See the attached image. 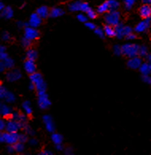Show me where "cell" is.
<instances>
[{"instance_id":"obj_1","label":"cell","mask_w":151,"mask_h":155,"mask_svg":"<svg viewBox=\"0 0 151 155\" xmlns=\"http://www.w3.org/2000/svg\"><path fill=\"white\" fill-rule=\"evenodd\" d=\"M30 82L35 85V90L38 91V95L46 93V84L44 81L43 77L39 72H34L30 74Z\"/></svg>"},{"instance_id":"obj_2","label":"cell","mask_w":151,"mask_h":155,"mask_svg":"<svg viewBox=\"0 0 151 155\" xmlns=\"http://www.w3.org/2000/svg\"><path fill=\"white\" fill-rule=\"evenodd\" d=\"M122 54L127 58H134L138 56L139 45L134 43H126L122 45Z\"/></svg>"},{"instance_id":"obj_3","label":"cell","mask_w":151,"mask_h":155,"mask_svg":"<svg viewBox=\"0 0 151 155\" xmlns=\"http://www.w3.org/2000/svg\"><path fill=\"white\" fill-rule=\"evenodd\" d=\"M105 21L107 25L115 26L120 21V13L118 11H109L105 15Z\"/></svg>"},{"instance_id":"obj_4","label":"cell","mask_w":151,"mask_h":155,"mask_svg":"<svg viewBox=\"0 0 151 155\" xmlns=\"http://www.w3.org/2000/svg\"><path fill=\"white\" fill-rule=\"evenodd\" d=\"M39 35H40V33L37 30V28L31 27L30 26H27L24 28V37L31 41L38 38Z\"/></svg>"},{"instance_id":"obj_5","label":"cell","mask_w":151,"mask_h":155,"mask_svg":"<svg viewBox=\"0 0 151 155\" xmlns=\"http://www.w3.org/2000/svg\"><path fill=\"white\" fill-rule=\"evenodd\" d=\"M22 126H23V123H20L17 120L11 119L6 123L5 130H7V132H18L22 128Z\"/></svg>"},{"instance_id":"obj_6","label":"cell","mask_w":151,"mask_h":155,"mask_svg":"<svg viewBox=\"0 0 151 155\" xmlns=\"http://www.w3.org/2000/svg\"><path fill=\"white\" fill-rule=\"evenodd\" d=\"M38 104L39 107L41 109L45 110V109L49 108L50 105H51V102L49 99V96L46 93L42 94V95H39L38 100Z\"/></svg>"},{"instance_id":"obj_7","label":"cell","mask_w":151,"mask_h":155,"mask_svg":"<svg viewBox=\"0 0 151 155\" xmlns=\"http://www.w3.org/2000/svg\"><path fill=\"white\" fill-rule=\"evenodd\" d=\"M3 139L8 145H14L18 141V132H6L3 133Z\"/></svg>"},{"instance_id":"obj_8","label":"cell","mask_w":151,"mask_h":155,"mask_svg":"<svg viewBox=\"0 0 151 155\" xmlns=\"http://www.w3.org/2000/svg\"><path fill=\"white\" fill-rule=\"evenodd\" d=\"M43 123L45 124L46 130L50 133H53L55 131V124L53 123L52 117L49 115H45L43 116Z\"/></svg>"},{"instance_id":"obj_9","label":"cell","mask_w":151,"mask_h":155,"mask_svg":"<svg viewBox=\"0 0 151 155\" xmlns=\"http://www.w3.org/2000/svg\"><path fill=\"white\" fill-rule=\"evenodd\" d=\"M6 77H7V81L10 82H15L21 78V73L18 69H11L7 72Z\"/></svg>"},{"instance_id":"obj_10","label":"cell","mask_w":151,"mask_h":155,"mask_svg":"<svg viewBox=\"0 0 151 155\" xmlns=\"http://www.w3.org/2000/svg\"><path fill=\"white\" fill-rule=\"evenodd\" d=\"M150 26V18H144V20L140 21L139 23L135 26L134 30L137 33H143Z\"/></svg>"},{"instance_id":"obj_11","label":"cell","mask_w":151,"mask_h":155,"mask_svg":"<svg viewBox=\"0 0 151 155\" xmlns=\"http://www.w3.org/2000/svg\"><path fill=\"white\" fill-rule=\"evenodd\" d=\"M42 21V18L38 16V15L37 13H34L30 15V19L28 21V26H31V27L38 28Z\"/></svg>"},{"instance_id":"obj_12","label":"cell","mask_w":151,"mask_h":155,"mask_svg":"<svg viewBox=\"0 0 151 155\" xmlns=\"http://www.w3.org/2000/svg\"><path fill=\"white\" fill-rule=\"evenodd\" d=\"M142 63H143V61H142L141 58H139L138 56H136L134 58H129L127 61V66L132 69H138Z\"/></svg>"},{"instance_id":"obj_13","label":"cell","mask_w":151,"mask_h":155,"mask_svg":"<svg viewBox=\"0 0 151 155\" xmlns=\"http://www.w3.org/2000/svg\"><path fill=\"white\" fill-rule=\"evenodd\" d=\"M36 68L37 67L36 64H35V61L26 59V61L24 62V69L28 74L30 75L36 72Z\"/></svg>"},{"instance_id":"obj_14","label":"cell","mask_w":151,"mask_h":155,"mask_svg":"<svg viewBox=\"0 0 151 155\" xmlns=\"http://www.w3.org/2000/svg\"><path fill=\"white\" fill-rule=\"evenodd\" d=\"M139 14L141 17L143 18H150L151 15V7L149 4H143L142 7L139 8Z\"/></svg>"},{"instance_id":"obj_15","label":"cell","mask_w":151,"mask_h":155,"mask_svg":"<svg viewBox=\"0 0 151 155\" xmlns=\"http://www.w3.org/2000/svg\"><path fill=\"white\" fill-rule=\"evenodd\" d=\"M12 112V109L7 104L0 103V115L5 118H8Z\"/></svg>"},{"instance_id":"obj_16","label":"cell","mask_w":151,"mask_h":155,"mask_svg":"<svg viewBox=\"0 0 151 155\" xmlns=\"http://www.w3.org/2000/svg\"><path fill=\"white\" fill-rule=\"evenodd\" d=\"M140 72L143 75H149L151 72V65L150 62H144V63H142L141 65L139 66L138 68Z\"/></svg>"},{"instance_id":"obj_17","label":"cell","mask_w":151,"mask_h":155,"mask_svg":"<svg viewBox=\"0 0 151 155\" xmlns=\"http://www.w3.org/2000/svg\"><path fill=\"white\" fill-rule=\"evenodd\" d=\"M123 27L124 25L123 23H121L119 21V23L116 24L115 26H114V29H115V36L117 37L118 38H123Z\"/></svg>"},{"instance_id":"obj_18","label":"cell","mask_w":151,"mask_h":155,"mask_svg":"<svg viewBox=\"0 0 151 155\" xmlns=\"http://www.w3.org/2000/svg\"><path fill=\"white\" fill-rule=\"evenodd\" d=\"M0 15H1L2 18H4L10 19V18H11L13 17L14 11L11 7H4V8L2 9V11H1V14H0Z\"/></svg>"},{"instance_id":"obj_19","label":"cell","mask_w":151,"mask_h":155,"mask_svg":"<svg viewBox=\"0 0 151 155\" xmlns=\"http://www.w3.org/2000/svg\"><path fill=\"white\" fill-rule=\"evenodd\" d=\"M36 13L43 19V18H46L49 15V10L46 6H41L37 10Z\"/></svg>"},{"instance_id":"obj_20","label":"cell","mask_w":151,"mask_h":155,"mask_svg":"<svg viewBox=\"0 0 151 155\" xmlns=\"http://www.w3.org/2000/svg\"><path fill=\"white\" fill-rule=\"evenodd\" d=\"M64 14V11L63 9L59 8V7H53L49 11V15L52 18H58L61 17Z\"/></svg>"},{"instance_id":"obj_21","label":"cell","mask_w":151,"mask_h":155,"mask_svg":"<svg viewBox=\"0 0 151 155\" xmlns=\"http://www.w3.org/2000/svg\"><path fill=\"white\" fill-rule=\"evenodd\" d=\"M103 32H104L105 36L111 37H111L115 36L114 26H111V25H107V24L106 26H104V29H103Z\"/></svg>"},{"instance_id":"obj_22","label":"cell","mask_w":151,"mask_h":155,"mask_svg":"<svg viewBox=\"0 0 151 155\" xmlns=\"http://www.w3.org/2000/svg\"><path fill=\"white\" fill-rule=\"evenodd\" d=\"M26 59L35 61L38 58V52L34 49H29L26 53Z\"/></svg>"},{"instance_id":"obj_23","label":"cell","mask_w":151,"mask_h":155,"mask_svg":"<svg viewBox=\"0 0 151 155\" xmlns=\"http://www.w3.org/2000/svg\"><path fill=\"white\" fill-rule=\"evenodd\" d=\"M51 139L55 145L62 144V142H63V137H62V135H61L60 134L54 133V132L52 134Z\"/></svg>"},{"instance_id":"obj_24","label":"cell","mask_w":151,"mask_h":155,"mask_svg":"<svg viewBox=\"0 0 151 155\" xmlns=\"http://www.w3.org/2000/svg\"><path fill=\"white\" fill-rule=\"evenodd\" d=\"M107 2L108 4L109 11H117L119 7V2L117 0H107Z\"/></svg>"},{"instance_id":"obj_25","label":"cell","mask_w":151,"mask_h":155,"mask_svg":"<svg viewBox=\"0 0 151 155\" xmlns=\"http://www.w3.org/2000/svg\"><path fill=\"white\" fill-rule=\"evenodd\" d=\"M2 62H3V64H4L5 68H8V69L12 68L14 67V65H15V61H14V60L12 59V58H9L8 56L2 61Z\"/></svg>"},{"instance_id":"obj_26","label":"cell","mask_w":151,"mask_h":155,"mask_svg":"<svg viewBox=\"0 0 151 155\" xmlns=\"http://www.w3.org/2000/svg\"><path fill=\"white\" fill-rule=\"evenodd\" d=\"M22 108H23L24 111L26 113V115H30L32 114V107H31V105H30V101H24L22 103Z\"/></svg>"},{"instance_id":"obj_27","label":"cell","mask_w":151,"mask_h":155,"mask_svg":"<svg viewBox=\"0 0 151 155\" xmlns=\"http://www.w3.org/2000/svg\"><path fill=\"white\" fill-rule=\"evenodd\" d=\"M109 11V7L108 4H107V2H104L103 3H102L101 5H100L97 8V12L99 14H106L107 12Z\"/></svg>"},{"instance_id":"obj_28","label":"cell","mask_w":151,"mask_h":155,"mask_svg":"<svg viewBox=\"0 0 151 155\" xmlns=\"http://www.w3.org/2000/svg\"><path fill=\"white\" fill-rule=\"evenodd\" d=\"M3 99H4L6 102L11 104V103L15 102V100H16V97H15V96L12 93V92L7 91V92H6V94H5V96Z\"/></svg>"},{"instance_id":"obj_29","label":"cell","mask_w":151,"mask_h":155,"mask_svg":"<svg viewBox=\"0 0 151 155\" xmlns=\"http://www.w3.org/2000/svg\"><path fill=\"white\" fill-rule=\"evenodd\" d=\"M148 53V49L146 45H139L138 56H140L141 58H145Z\"/></svg>"},{"instance_id":"obj_30","label":"cell","mask_w":151,"mask_h":155,"mask_svg":"<svg viewBox=\"0 0 151 155\" xmlns=\"http://www.w3.org/2000/svg\"><path fill=\"white\" fill-rule=\"evenodd\" d=\"M80 3L81 2L80 1H77V2H72L69 4L68 6V9H69V11H80Z\"/></svg>"},{"instance_id":"obj_31","label":"cell","mask_w":151,"mask_h":155,"mask_svg":"<svg viewBox=\"0 0 151 155\" xmlns=\"http://www.w3.org/2000/svg\"><path fill=\"white\" fill-rule=\"evenodd\" d=\"M14 150H15V152H17V153H21L24 150L25 147H24V143L20 142H15V144L13 145Z\"/></svg>"},{"instance_id":"obj_32","label":"cell","mask_w":151,"mask_h":155,"mask_svg":"<svg viewBox=\"0 0 151 155\" xmlns=\"http://www.w3.org/2000/svg\"><path fill=\"white\" fill-rule=\"evenodd\" d=\"M22 129L24 130V132H25V134H26L27 135H30V136L34 135V130L30 127V126L28 125V124H26V123H24L23 126H22Z\"/></svg>"},{"instance_id":"obj_33","label":"cell","mask_w":151,"mask_h":155,"mask_svg":"<svg viewBox=\"0 0 151 155\" xmlns=\"http://www.w3.org/2000/svg\"><path fill=\"white\" fill-rule=\"evenodd\" d=\"M7 56L8 55L6 52V47L3 45H0V61H3Z\"/></svg>"},{"instance_id":"obj_34","label":"cell","mask_w":151,"mask_h":155,"mask_svg":"<svg viewBox=\"0 0 151 155\" xmlns=\"http://www.w3.org/2000/svg\"><path fill=\"white\" fill-rule=\"evenodd\" d=\"M94 31H95V34H96L99 38H105V34L104 32H103V30H102L101 28L96 27V29L94 30Z\"/></svg>"},{"instance_id":"obj_35","label":"cell","mask_w":151,"mask_h":155,"mask_svg":"<svg viewBox=\"0 0 151 155\" xmlns=\"http://www.w3.org/2000/svg\"><path fill=\"white\" fill-rule=\"evenodd\" d=\"M21 45L24 47V48H29L31 45V41L27 39L26 38H22L21 40Z\"/></svg>"},{"instance_id":"obj_36","label":"cell","mask_w":151,"mask_h":155,"mask_svg":"<svg viewBox=\"0 0 151 155\" xmlns=\"http://www.w3.org/2000/svg\"><path fill=\"white\" fill-rule=\"evenodd\" d=\"M135 0H124V3H125V7L126 10H130L134 6Z\"/></svg>"},{"instance_id":"obj_37","label":"cell","mask_w":151,"mask_h":155,"mask_svg":"<svg viewBox=\"0 0 151 155\" xmlns=\"http://www.w3.org/2000/svg\"><path fill=\"white\" fill-rule=\"evenodd\" d=\"M87 14V17L89 18H92V19H94V18H96L97 15H96V12L95 11H93L92 9L90 8L88 11L86 12Z\"/></svg>"},{"instance_id":"obj_38","label":"cell","mask_w":151,"mask_h":155,"mask_svg":"<svg viewBox=\"0 0 151 155\" xmlns=\"http://www.w3.org/2000/svg\"><path fill=\"white\" fill-rule=\"evenodd\" d=\"M91 7H89V5L87 2H81L80 3V11H82V12H87Z\"/></svg>"},{"instance_id":"obj_39","label":"cell","mask_w":151,"mask_h":155,"mask_svg":"<svg viewBox=\"0 0 151 155\" xmlns=\"http://www.w3.org/2000/svg\"><path fill=\"white\" fill-rule=\"evenodd\" d=\"M113 52L115 55L119 56L122 54V47L119 45H115L113 47Z\"/></svg>"},{"instance_id":"obj_40","label":"cell","mask_w":151,"mask_h":155,"mask_svg":"<svg viewBox=\"0 0 151 155\" xmlns=\"http://www.w3.org/2000/svg\"><path fill=\"white\" fill-rule=\"evenodd\" d=\"M28 141V137L26 134H18V142L25 143Z\"/></svg>"},{"instance_id":"obj_41","label":"cell","mask_w":151,"mask_h":155,"mask_svg":"<svg viewBox=\"0 0 151 155\" xmlns=\"http://www.w3.org/2000/svg\"><path fill=\"white\" fill-rule=\"evenodd\" d=\"M20 113L18 111H12L10 115V118L11 119H13V120H18V118H19Z\"/></svg>"},{"instance_id":"obj_42","label":"cell","mask_w":151,"mask_h":155,"mask_svg":"<svg viewBox=\"0 0 151 155\" xmlns=\"http://www.w3.org/2000/svg\"><path fill=\"white\" fill-rule=\"evenodd\" d=\"M7 91V90L6 89V87L4 86H2V84H0V100L3 99L5 96V94Z\"/></svg>"},{"instance_id":"obj_43","label":"cell","mask_w":151,"mask_h":155,"mask_svg":"<svg viewBox=\"0 0 151 155\" xmlns=\"http://www.w3.org/2000/svg\"><path fill=\"white\" fill-rule=\"evenodd\" d=\"M133 31V30H132V28L130 27V26H124L123 27V36L124 38H125L127 34H130V33Z\"/></svg>"},{"instance_id":"obj_44","label":"cell","mask_w":151,"mask_h":155,"mask_svg":"<svg viewBox=\"0 0 151 155\" xmlns=\"http://www.w3.org/2000/svg\"><path fill=\"white\" fill-rule=\"evenodd\" d=\"M77 19L79 20L80 22H85L87 20V17L86 15H84V14H79L77 15Z\"/></svg>"},{"instance_id":"obj_45","label":"cell","mask_w":151,"mask_h":155,"mask_svg":"<svg viewBox=\"0 0 151 155\" xmlns=\"http://www.w3.org/2000/svg\"><path fill=\"white\" fill-rule=\"evenodd\" d=\"M18 121L24 124V123H26V121H27V117H26V115H25V114H21V113H20L19 118H18Z\"/></svg>"},{"instance_id":"obj_46","label":"cell","mask_w":151,"mask_h":155,"mask_svg":"<svg viewBox=\"0 0 151 155\" xmlns=\"http://www.w3.org/2000/svg\"><path fill=\"white\" fill-rule=\"evenodd\" d=\"M2 39L3 41H7L11 39V34H9L8 32H7V31H5L2 34Z\"/></svg>"},{"instance_id":"obj_47","label":"cell","mask_w":151,"mask_h":155,"mask_svg":"<svg viewBox=\"0 0 151 155\" xmlns=\"http://www.w3.org/2000/svg\"><path fill=\"white\" fill-rule=\"evenodd\" d=\"M85 26L87 28V29H89V30H95L96 29V25L93 23V22H91V21H85Z\"/></svg>"},{"instance_id":"obj_48","label":"cell","mask_w":151,"mask_h":155,"mask_svg":"<svg viewBox=\"0 0 151 155\" xmlns=\"http://www.w3.org/2000/svg\"><path fill=\"white\" fill-rule=\"evenodd\" d=\"M142 80L143 82L146 84H150L151 83V78L149 77V75H143L142 77Z\"/></svg>"},{"instance_id":"obj_49","label":"cell","mask_w":151,"mask_h":155,"mask_svg":"<svg viewBox=\"0 0 151 155\" xmlns=\"http://www.w3.org/2000/svg\"><path fill=\"white\" fill-rule=\"evenodd\" d=\"M125 38L126 39H127V40L132 41V40H134V39L136 38L137 36H136V34H134V33H133V32H131V33H130V34H127V35H126V36Z\"/></svg>"},{"instance_id":"obj_50","label":"cell","mask_w":151,"mask_h":155,"mask_svg":"<svg viewBox=\"0 0 151 155\" xmlns=\"http://www.w3.org/2000/svg\"><path fill=\"white\" fill-rule=\"evenodd\" d=\"M28 142H29V144L30 145V146H33V147H34V146H37L38 145V140L37 139H35V138H30V140L27 141Z\"/></svg>"},{"instance_id":"obj_51","label":"cell","mask_w":151,"mask_h":155,"mask_svg":"<svg viewBox=\"0 0 151 155\" xmlns=\"http://www.w3.org/2000/svg\"><path fill=\"white\" fill-rule=\"evenodd\" d=\"M27 26H28V23L23 22V21H18L17 22V26L18 28H20V29H21V28H25Z\"/></svg>"},{"instance_id":"obj_52","label":"cell","mask_w":151,"mask_h":155,"mask_svg":"<svg viewBox=\"0 0 151 155\" xmlns=\"http://www.w3.org/2000/svg\"><path fill=\"white\" fill-rule=\"evenodd\" d=\"M5 127H6V122L2 119L0 118V131H2L3 130H5Z\"/></svg>"},{"instance_id":"obj_53","label":"cell","mask_w":151,"mask_h":155,"mask_svg":"<svg viewBox=\"0 0 151 155\" xmlns=\"http://www.w3.org/2000/svg\"><path fill=\"white\" fill-rule=\"evenodd\" d=\"M64 153L67 155H72L73 153V150L71 147H68V148L64 149Z\"/></svg>"},{"instance_id":"obj_54","label":"cell","mask_w":151,"mask_h":155,"mask_svg":"<svg viewBox=\"0 0 151 155\" xmlns=\"http://www.w3.org/2000/svg\"><path fill=\"white\" fill-rule=\"evenodd\" d=\"M41 155H52L53 154V152L50 150H43L41 151L40 153Z\"/></svg>"},{"instance_id":"obj_55","label":"cell","mask_w":151,"mask_h":155,"mask_svg":"<svg viewBox=\"0 0 151 155\" xmlns=\"http://www.w3.org/2000/svg\"><path fill=\"white\" fill-rule=\"evenodd\" d=\"M7 151H8L9 153H13V152H15L13 145H9L8 147H7Z\"/></svg>"},{"instance_id":"obj_56","label":"cell","mask_w":151,"mask_h":155,"mask_svg":"<svg viewBox=\"0 0 151 155\" xmlns=\"http://www.w3.org/2000/svg\"><path fill=\"white\" fill-rule=\"evenodd\" d=\"M5 69H6V68L3 64V62H2V61H0V72H4Z\"/></svg>"},{"instance_id":"obj_57","label":"cell","mask_w":151,"mask_h":155,"mask_svg":"<svg viewBox=\"0 0 151 155\" xmlns=\"http://www.w3.org/2000/svg\"><path fill=\"white\" fill-rule=\"evenodd\" d=\"M56 148H57V150H64V147H63L62 144L56 145Z\"/></svg>"},{"instance_id":"obj_58","label":"cell","mask_w":151,"mask_h":155,"mask_svg":"<svg viewBox=\"0 0 151 155\" xmlns=\"http://www.w3.org/2000/svg\"><path fill=\"white\" fill-rule=\"evenodd\" d=\"M29 89L31 90V91H34V90H35V85H34L32 82H30V85H29Z\"/></svg>"},{"instance_id":"obj_59","label":"cell","mask_w":151,"mask_h":155,"mask_svg":"<svg viewBox=\"0 0 151 155\" xmlns=\"http://www.w3.org/2000/svg\"><path fill=\"white\" fill-rule=\"evenodd\" d=\"M145 58H146V59L147 60V61H148V62H150L151 55H150V54H149V53H148V54H147V55L146 56V57H145Z\"/></svg>"},{"instance_id":"obj_60","label":"cell","mask_w":151,"mask_h":155,"mask_svg":"<svg viewBox=\"0 0 151 155\" xmlns=\"http://www.w3.org/2000/svg\"><path fill=\"white\" fill-rule=\"evenodd\" d=\"M0 142H4V139H3V134L1 133V131H0Z\"/></svg>"},{"instance_id":"obj_61","label":"cell","mask_w":151,"mask_h":155,"mask_svg":"<svg viewBox=\"0 0 151 155\" xmlns=\"http://www.w3.org/2000/svg\"><path fill=\"white\" fill-rule=\"evenodd\" d=\"M143 2H144L145 4H150L151 0H142Z\"/></svg>"},{"instance_id":"obj_62","label":"cell","mask_w":151,"mask_h":155,"mask_svg":"<svg viewBox=\"0 0 151 155\" xmlns=\"http://www.w3.org/2000/svg\"><path fill=\"white\" fill-rule=\"evenodd\" d=\"M3 8H4V5H3V3L2 2H0V12H1V11Z\"/></svg>"}]
</instances>
